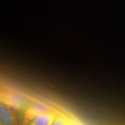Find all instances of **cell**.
<instances>
[{
    "instance_id": "obj_1",
    "label": "cell",
    "mask_w": 125,
    "mask_h": 125,
    "mask_svg": "<svg viewBox=\"0 0 125 125\" xmlns=\"http://www.w3.org/2000/svg\"><path fill=\"white\" fill-rule=\"evenodd\" d=\"M52 111H53L52 108L49 105L45 103L32 101L24 109L18 112L20 125H26L38 117Z\"/></svg>"
},
{
    "instance_id": "obj_2",
    "label": "cell",
    "mask_w": 125,
    "mask_h": 125,
    "mask_svg": "<svg viewBox=\"0 0 125 125\" xmlns=\"http://www.w3.org/2000/svg\"><path fill=\"white\" fill-rule=\"evenodd\" d=\"M31 102V99L21 94L7 93L1 94V102L12 108L17 112L22 111Z\"/></svg>"
},
{
    "instance_id": "obj_3",
    "label": "cell",
    "mask_w": 125,
    "mask_h": 125,
    "mask_svg": "<svg viewBox=\"0 0 125 125\" xmlns=\"http://www.w3.org/2000/svg\"><path fill=\"white\" fill-rule=\"evenodd\" d=\"M0 125H20L18 112L2 102L0 104Z\"/></svg>"
},
{
    "instance_id": "obj_4",
    "label": "cell",
    "mask_w": 125,
    "mask_h": 125,
    "mask_svg": "<svg viewBox=\"0 0 125 125\" xmlns=\"http://www.w3.org/2000/svg\"><path fill=\"white\" fill-rule=\"evenodd\" d=\"M57 113L54 111L49 112L38 117L33 120L24 125H52L55 120Z\"/></svg>"
},
{
    "instance_id": "obj_5",
    "label": "cell",
    "mask_w": 125,
    "mask_h": 125,
    "mask_svg": "<svg viewBox=\"0 0 125 125\" xmlns=\"http://www.w3.org/2000/svg\"><path fill=\"white\" fill-rule=\"evenodd\" d=\"M52 125H68V120L62 115L57 114L55 120Z\"/></svg>"
},
{
    "instance_id": "obj_6",
    "label": "cell",
    "mask_w": 125,
    "mask_h": 125,
    "mask_svg": "<svg viewBox=\"0 0 125 125\" xmlns=\"http://www.w3.org/2000/svg\"><path fill=\"white\" fill-rule=\"evenodd\" d=\"M68 125H76L74 122H72L71 121H70L68 120Z\"/></svg>"
}]
</instances>
